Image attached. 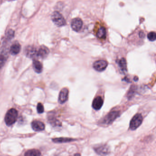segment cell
Segmentation results:
<instances>
[{
  "mask_svg": "<svg viewBox=\"0 0 156 156\" xmlns=\"http://www.w3.org/2000/svg\"><path fill=\"white\" fill-rule=\"evenodd\" d=\"M41 153L37 149H30L25 152L24 156H40Z\"/></svg>",
  "mask_w": 156,
  "mask_h": 156,
  "instance_id": "cell-17",
  "label": "cell"
},
{
  "mask_svg": "<svg viewBox=\"0 0 156 156\" xmlns=\"http://www.w3.org/2000/svg\"><path fill=\"white\" fill-rule=\"evenodd\" d=\"M93 149L98 155L101 156L108 155L111 152L110 146L106 144L98 145V146L95 147Z\"/></svg>",
  "mask_w": 156,
  "mask_h": 156,
  "instance_id": "cell-4",
  "label": "cell"
},
{
  "mask_svg": "<svg viewBox=\"0 0 156 156\" xmlns=\"http://www.w3.org/2000/svg\"><path fill=\"white\" fill-rule=\"evenodd\" d=\"M72 156H81V155L80 154L78 153V154H74V155Z\"/></svg>",
  "mask_w": 156,
  "mask_h": 156,
  "instance_id": "cell-24",
  "label": "cell"
},
{
  "mask_svg": "<svg viewBox=\"0 0 156 156\" xmlns=\"http://www.w3.org/2000/svg\"><path fill=\"white\" fill-rule=\"evenodd\" d=\"M108 63L105 60H100L96 61L93 64V67L95 70L101 72L106 69Z\"/></svg>",
  "mask_w": 156,
  "mask_h": 156,
  "instance_id": "cell-6",
  "label": "cell"
},
{
  "mask_svg": "<svg viewBox=\"0 0 156 156\" xmlns=\"http://www.w3.org/2000/svg\"><path fill=\"white\" fill-rule=\"evenodd\" d=\"M97 37L100 39H104L106 38V31L105 27H102L98 30L97 34Z\"/></svg>",
  "mask_w": 156,
  "mask_h": 156,
  "instance_id": "cell-18",
  "label": "cell"
},
{
  "mask_svg": "<svg viewBox=\"0 0 156 156\" xmlns=\"http://www.w3.org/2000/svg\"><path fill=\"white\" fill-rule=\"evenodd\" d=\"M119 116V112L114 111L108 114L103 119L102 123L104 125L111 124L118 116Z\"/></svg>",
  "mask_w": 156,
  "mask_h": 156,
  "instance_id": "cell-5",
  "label": "cell"
},
{
  "mask_svg": "<svg viewBox=\"0 0 156 156\" xmlns=\"http://www.w3.org/2000/svg\"><path fill=\"white\" fill-rule=\"evenodd\" d=\"M26 55L31 58L38 57V50L33 47L29 46L25 49Z\"/></svg>",
  "mask_w": 156,
  "mask_h": 156,
  "instance_id": "cell-9",
  "label": "cell"
},
{
  "mask_svg": "<svg viewBox=\"0 0 156 156\" xmlns=\"http://www.w3.org/2000/svg\"><path fill=\"white\" fill-rule=\"evenodd\" d=\"M139 36H140V37L141 38H143L145 37V34L143 32H141L139 34Z\"/></svg>",
  "mask_w": 156,
  "mask_h": 156,
  "instance_id": "cell-23",
  "label": "cell"
},
{
  "mask_svg": "<svg viewBox=\"0 0 156 156\" xmlns=\"http://www.w3.org/2000/svg\"><path fill=\"white\" fill-rule=\"evenodd\" d=\"M52 141L56 144H63V143H70L76 141V139L69 137H58L52 139Z\"/></svg>",
  "mask_w": 156,
  "mask_h": 156,
  "instance_id": "cell-13",
  "label": "cell"
},
{
  "mask_svg": "<svg viewBox=\"0 0 156 156\" xmlns=\"http://www.w3.org/2000/svg\"><path fill=\"white\" fill-rule=\"evenodd\" d=\"M14 35V32L13 30L10 29L8 30L6 34V39L8 40H11L13 37Z\"/></svg>",
  "mask_w": 156,
  "mask_h": 156,
  "instance_id": "cell-20",
  "label": "cell"
},
{
  "mask_svg": "<svg viewBox=\"0 0 156 156\" xmlns=\"http://www.w3.org/2000/svg\"><path fill=\"white\" fill-rule=\"evenodd\" d=\"M69 91L67 88H63L60 93L58 101L60 104H63L67 101L68 98Z\"/></svg>",
  "mask_w": 156,
  "mask_h": 156,
  "instance_id": "cell-7",
  "label": "cell"
},
{
  "mask_svg": "<svg viewBox=\"0 0 156 156\" xmlns=\"http://www.w3.org/2000/svg\"><path fill=\"white\" fill-rule=\"evenodd\" d=\"M103 101L100 96H98L95 98L93 102L92 106L95 110H99L101 108L103 105Z\"/></svg>",
  "mask_w": 156,
  "mask_h": 156,
  "instance_id": "cell-11",
  "label": "cell"
},
{
  "mask_svg": "<svg viewBox=\"0 0 156 156\" xmlns=\"http://www.w3.org/2000/svg\"><path fill=\"white\" fill-rule=\"evenodd\" d=\"M31 126L35 132H40L45 129V125L42 122L38 121H34L31 123Z\"/></svg>",
  "mask_w": 156,
  "mask_h": 156,
  "instance_id": "cell-10",
  "label": "cell"
},
{
  "mask_svg": "<svg viewBox=\"0 0 156 156\" xmlns=\"http://www.w3.org/2000/svg\"><path fill=\"white\" fill-rule=\"evenodd\" d=\"M82 24L83 23L82 20L80 18H74L71 21V28L76 32H78L82 27Z\"/></svg>",
  "mask_w": 156,
  "mask_h": 156,
  "instance_id": "cell-8",
  "label": "cell"
},
{
  "mask_svg": "<svg viewBox=\"0 0 156 156\" xmlns=\"http://www.w3.org/2000/svg\"><path fill=\"white\" fill-rule=\"evenodd\" d=\"M134 80L135 81H137L138 80V78L136 76L135 78H134Z\"/></svg>",
  "mask_w": 156,
  "mask_h": 156,
  "instance_id": "cell-25",
  "label": "cell"
},
{
  "mask_svg": "<svg viewBox=\"0 0 156 156\" xmlns=\"http://www.w3.org/2000/svg\"><path fill=\"white\" fill-rule=\"evenodd\" d=\"M147 38L151 41H154L156 40V33L154 32H151L147 35Z\"/></svg>",
  "mask_w": 156,
  "mask_h": 156,
  "instance_id": "cell-19",
  "label": "cell"
},
{
  "mask_svg": "<svg viewBox=\"0 0 156 156\" xmlns=\"http://www.w3.org/2000/svg\"><path fill=\"white\" fill-rule=\"evenodd\" d=\"M37 110L38 113H43L44 112V106L42 104L39 103L38 104L37 106Z\"/></svg>",
  "mask_w": 156,
  "mask_h": 156,
  "instance_id": "cell-21",
  "label": "cell"
},
{
  "mask_svg": "<svg viewBox=\"0 0 156 156\" xmlns=\"http://www.w3.org/2000/svg\"><path fill=\"white\" fill-rule=\"evenodd\" d=\"M6 58L5 56L0 55V69L2 68L5 64Z\"/></svg>",
  "mask_w": 156,
  "mask_h": 156,
  "instance_id": "cell-22",
  "label": "cell"
},
{
  "mask_svg": "<svg viewBox=\"0 0 156 156\" xmlns=\"http://www.w3.org/2000/svg\"><path fill=\"white\" fill-rule=\"evenodd\" d=\"M49 49L45 46L42 45L38 50V56L42 58H45L49 54Z\"/></svg>",
  "mask_w": 156,
  "mask_h": 156,
  "instance_id": "cell-12",
  "label": "cell"
},
{
  "mask_svg": "<svg viewBox=\"0 0 156 156\" xmlns=\"http://www.w3.org/2000/svg\"><path fill=\"white\" fill-rule=\"evenodd\" d=\"M143 117L141 114H137L134 116L130 124V128L132 131H134L142 124Z\"/></svg>",
  "mask_w": 156,
  "mask_h": 156,
  "instance_id": "cell-3",
  "label": "cell"
},
{
  "mask_svg": "<svg viewBox=\"0 0 156 156\" xmlns=\"http://www.w3.org/2000/svg\"><path fill=\"white\" fill-rule=\"evenodd\" d=\"M18 112L15 109H11L9 110L5 114V122L6 125L11 126L13 124L17 119Z\"/></svg>",
  "mask_w": 156,
  "mask_h": 156,
  "instance_id": "cell-1",
  "label": "cell"
},
{
  "mask_svg": "<svg viewBox=\"0 0 156 156\" xmlns=\"http://www.w3.org/2000/svg\"><path fill=\"white\" fill-rule=\"evenodd\" d=\"M21 46L18 43H14L12 45L10 48V52L13 55L19 54L21 50Z\"/></svg>",
  "mask_w": 156,
  "mask_h": 156,
  "instance_id": "cell-15",
  "label": "cell"
},
{
  "mask_svg": "<svg viewBox=\"0 0 156 156\" xmlns=\"http://www.w3.org/2000/svg\"><path fill=\"white\" fill-rule=\"evenodd\" d=\"M51 19L53 23L57 26H63L66 24V20L63 16L57 11H55L52 13Z\"/></svg>",
  "mask_w": 156,
  "mask_h": 156,
  "instance_id": "cell-2",
  "label": "cell"
},
{
  "mask_svg": "<svg viewBox=\"0 0 156 156\" xmlns=\"http://www.w3.org/2000/svg\"><path fill=\"white\" fill-rule=\"evenodd\" d=\"M118 64L120 67V70L121 73L123 74H126L127 72V65L125 58H122L118 61Z\"/></svg>",
  "mask_w": 156,
  "mask_h": 156,
  "instance_id": "cell-14",
  "label": "cell"
},
{
  "mask_svg": "<svg viewBox=\"0 0 156 156\" xmlns=\"http://www.w3.org/2000/svg\"><path fill=\"white\" fill-rule=\"evenodd\" d=\"M33 68L36 73H40L43 70V66L39 61L34 60L33 62Z\"/></svg>",
  "mask_w": 156,
  "mask_h": 156,
  "instance_id": "cell-16",
  "label": "cell"
}]
</instances>
